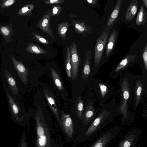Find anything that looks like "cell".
<instances>
[{
  "mask_svg": "<svg viewBox=\"0 0 147 147\" xmlns=\"http://www.w3.org/2000/svg\"><path fill=\"white\" fill-rule=\"evenodd\" d=\"M64 2L63 0H46L44 1V3L47 5H54L61 4Z\"/></svg>",
  "mask_w": 147,
  "mask_h": 147,
  "instance_id": "836d02e7",
  "label": "cell"
},
{
  "mask_svg": "<svg viewBox=\"0 0 147 147\" xmlns=\"http://www.w3.org/2000/svg\"><path fill=\"white\" fill-rule=\"evenodd\" d=\"M117 34L114 30L111 34L107 45L104 58H106L110 54L115 46L117 38Z\"/></svg>",
  "mask_w": 147,
  "mask_h": 147,
  "instance_id": "7402d4cb",
  "label": "cell"
},
{
  "mask_svg": "<svg viewBox=\"0 0 147 147\" xmlns=\"http://www.w3.org/2000/svg\"><path fill=\"white\" fill-rule=\"evenodd\" d=\"M9 111L13 120L18 125L25 127L29 117L25 111L22 110L18 103L10 93L6 91Z\"/></svg>",
  "mask_w": 147,
  "mask_h": 147,
  "instance_id": "ba28073f",
  "label": "cell"
},
{
  "mask_svg": "<svg viewBox=\"0 0 147 147\" xmlns=\"http://www.w3.org/2000/svg\"><path fill=\"white\" fill-rule=\"evenodd\" d=\"M84 99L83 100L85 108L84 110L82 120L83 126L88 127L97 113L94 102V92L91 83L88 86Z\"/></svg>",
  "mask_w": 147,
  "mask_h": 147,
  "instance_id": "52a82bcc",
  "label": "cell"
},
{
  "mask_svg": "<svg viewBox=\"0 0 147 147\" xmlns=\"http://www.w3.org/2000/svg\"><path fill=\"white\" fill-rule=\"evenodd\" d=\"M34 106L29 111L36 123V147H64V142L54 134L53 122L43 96L35 97Z\"/></svg>",
  "mask_w": 147,
  "mask_h": 147,
  "instance_id": "6da1fadb",
  "label": "cell"
},
{
  "mask_svg": "<svg viewBox=\"0 0 147 147\" xmlns=\"http://www.w3.org/2000/svg\"><path fill=\"white\" fill-rule=\"evenodd\" d=\"M15 1L13 0H9L7 1L5 3V5L6 6L10 5L14 3Z\"/></svg>",
  "mask_w": 147,
  "mask_h": 147,
  "instance_id": "74e56055",
  "label": "cell"
},
{
  "mask_svg": "<svg viewBox=\"0 0 147 147\" xmlns=\"http://www.w3.org/2000/svg\"><path fill=\"white\" fill-rule=\"evenodd\" d=\"M143 2V4H144V6L146 8H147V0H143L142 1Z\"/></svg>",
  "mask_w": 147,
  "mask_h": 147,
  "instance_id": "f35d334b",
  "label": "cell"
},
{
  "mask_svg": "<svg viewBox=\"0 0 147 147\" xmlns=\"http://www.w3.org/2000/svg\"><path fill=\"white\" fill-rule=\"evenodd\" d=\"M18 147H28L24 131H23L22 133Z\"/></svg>",
  "mask_w": 147,
  "mask_h": 147,
  "instance_id": "4dcf8cb0",
  "label": "cell"
},
{
  "mask_svg": "<svg viewBox=\"0 0 147 147\" xmlns=\"http://www.w3.org/2000/svg\"><path fill=\"white\" fill-rule=\"evenodd\" d=\"M70 61L71 65V80L75 81L78 76L81 59L78 53L77 46L75 41H73L69 47Z\"/></svg>",
  "mask_w": 147,
  "mask_h": 147,
  "instance_id": "7c38bea8",
  "label": "cell"
},
{
  "mask_svg": "<svg viewBox=\"0 0 147 147\" xmlns=\"http://www.w3.org/2000/svg\"><path fill=\"white\" fill-rule=\"evenodd\" d=\"M121 129L116 126L102 133L90 147H107L110 142L118 134Z\"/></svg>",
  "mask_w": 147,
  "mask_h": 147,
  "instance_id": "4fadbf2b",
  "label": "cell"
},
{
  "mask_svg": "<svg viewBox=\"0 0 147 147\" xmlns=\"http://www.w3.org/2000/svg\"><path fill=\"white\" fill-rule=\"evenodd\" d=\"M84 104L83 100L80 96L77 98L75 103V109L78 118L82 121L84 112Z\"/></svg>",
  "mask_w": 147,
  "mask_h": 147,
  "instance_id": "cb8c5ba5",
  "label": "cell"
},
{
  "mask_svg": "<svg viewBox=\"0 0 147 147\" xmlns=\"http://www.w3.org/2000/svg\"><path fill=\"white\" fill-rule=\"evenodd\" d=\"M51 15V10L49 9L43 14L38 22L36 26L47 35L52 38H55L53 32L51 27L50 17Z\"/></svg>",
  "mask_w": 147,
  "mask_h": 147,
  "instance_id": "e0dca14e",
  "label": "cell"
},
{
  "mask_svg": "<svg viewBox=\"0 0 147 147\" xmlns=\"http://www.w3.org/2000/svg\"><path fill=\"white\" fill-rule=\"evenodd\" d=\"M34 5L33 4L28 5L22 9L21 12L23 13L30 12L34 9Z\"/></svg>",
  "mask_w": 147,
  "mask_h": 147,
  "instance_id": "d6a6232c",
  "label": "cell"
},
{
  "mask_svg": "<svg viewBox=\"0 0 147 147\" xmlns=\"http://www.w3.org/2000/svg\"><path fill=\"white\" fill-rule=\"evenodd\" d=\"M120 114L119 104L117 103L114 97L110 102L99 105L91 123L83 136L82 140H85L93 136L112 122Z\"/></svg>",
  "mask_w": 147,
  "mask_h": 147,
  "instance_id": "7a4b0ae2",
  "label": "cell"
},
{
  "mask_svg": "<svg viewBox=\"0 0 147 147\" xmlns=\"http://www.w3.org/2000/svg\"><path fill=\"white\" fill-rule=\"evenodd\" d=\"M5 76L10 89L15 95L18 96L19 93L18 88L13 77L6 70L5 71Z\"/></svg>",
  "mask_w": 147,
  "mask_h": 147,
  "instance_id": "603a6c76",
  "label": "cell"
},
{
  "mask_svg": "<svg viewBox=\"0 0 147 147\" xmlns=\"http://www.w3.org/2000/svg\"><path fill=\"white\" fill-rule=\"evenodd\" d=\"M134 76L129 71H125L120 76L118 82L122 96L119 110L122 117L120 120L123 124H130L134 119V115L129 110L132 103V79Z\"/></svg>",
  "mask_w": 147,
  "mask_h": 147,
  "instance_id": "3957f363",
  "label": "cell"
},
{
  "mask_svg": "<svg viewBox=\"0 0 147 147\" xmlns=\"http://www.w3.org/2000/svg\"><path fill=\"white\" fill-rule=\"evenodd\" d=\"M59 124L63 131L65 138L73 140L74 136L72 119L69 114L66 113L62 109L61 111Z\"/></svg>",
  "mask_w": 147,
  "mask_h": 147,
  "instance_id": "5bb4252c",
  "label": "cell"
},
{
  "mask_svg": "<svg viewBox=\"0 0 147 147\" xmlns=\"http://www.w3.org/2000/svg\"><path fill=\"white\" fill-rule=\"evenodd\" d=\"M32 35L34 39L37 42L42 44L45 45L49 44V42L45 38L38 34L36 33H33Z\"/></svg>",
  "mask_w": 147,
  "mask_h": 147,
  "instance_id": "f546056e",
  "label": "cell"
},
{
  "mask_svg": "<svg viewBox=\"0 0 147 147\" xmlns=\"http://www.w3.org/2000/svg\"><path fill=\"white\" fill-rule=\"evenodd\" d=\"M110 28L107 27L96 41L94 49V65L92 68L93 77L98 72V67L101 61L102 55L108 40Z\"/></svg>",
  "mask_w": 147,
  "mask_h": 147,
  "instance_id": "9c48e42d",
  "label": "cell"
},
{
  "mask_svg": "<svg viewBox=\"0 0 147 147\" xmlns=\"http://www.w3.org/2000/svg\"><path fill=\"white\" fill-rule=\"evenodd\" d=\"M138 5V0H132L130 2L125 15L126 21L129 22L134 18L137 13Z\"/></svg>",
  "mask_w": 147,
  "mask_h": 147,
  "instance_id": "ffe728a7",
  "label": "cell"
},
{
  "mask_svg": "<svg viewBox=\"0 0 147 147\" xmlns=\"http://www.w3.org/2000/svg\"><path fill=\"white\" fill-rule=\"evenodd\" d=\"M146 98L142 102L143 103V109H145V111L144 112H143L142 116L144 118V119L147 120V101H146ZM143 111H144V110H143Z\"/></svg>",
  "mask_w": 147,
  "mask_h": 147,
  "instance_id": "e575fe53",
  "label": "cell"
},
{
  "mask_svg": "<svg viewBox=\"0 0 147 147\" xmlns=\"http://www.w3.org/2000/svg\"><path fill=\"white\" fill-rule=\"evenodd\" d=\"M92 51L87 50L85 54L84 60L81 74V79L84 84L86 87L90 84L93 77L91 68Z\"/></svg>",
  "mask_w": 147,
  "mask_h": 147,
  "instance_id": "9a60e30c",
  "label": "cell"
},
{
  "mask_svg": "<svg viewBox=\"0 0 147 147\" xmlns=\"http://www.w3.org/2000/svg\"><path fill=\"white\" fill-rule=\"evenodd\" d=\"M70 26L69 23L66 22H61L58 25V32L62 39L64 40L66 39L67 32Z\"/></svg>",
  "mask_w": 147,
  "mask_h": 147,
  "instance_id": "484cf974",
  "label": "cell"
},
{
  "mask_svg": "<svg viewBox=\"0 0 147 147\" xmlns=\"http://www.w3.org/2000/svg\"><path fill=\"white\" fill-rule=\"evenodd\" d=\"M64 67L67 76L71 81V65L69 47H68L66 49Z\"/></svg>",
  "mask_w": 147,
  "mask_h": 147,
  "instance_id": "4316f807",
  "label": "cell"
},
{
  "mask_svg": "<svg viewBox=\"0 0 147 147\" xmlns=\"http://www.w3.org/2000/svg\"><path fill=\"white\" fill-rule=\"evenodd\" d=\"M132 90L134 97L132 102L134 113L140 103L147 98V78L136 75L132 79Z\"/></svg>",
  "mask_w": 147,
  "mask_h": 147,
  "instance_id": "8992f818",
  "label": "cell"
},
{
  "mask_svg": "<svg viewBox=\"0 0 147 147\" xmlns=\"http://www.w3.org/2000/svg\"><path fill=\"white\" fill-rule=\"evenodd\" d=\"M142 131L140 128L134 129L129 131L120 142L118 147H135Z\"/></svg>",
  "mask_w": 147,
  "mask_h": 147,
  "instance_id": "2e32d148",
  "label": "cell"
},
{
  "mask_svg": "<svg viewBox=\"0 0 147 147\" xmlns=\"http://www.w3.org/2000/svg\"><path fill=\"white\" fill-rule=\"evenodd\" d=\"M47 74L50 81V84L58 93L65 105L69 99L67 90L64 84L59 68L52 66L47 67Z\"/></svg>",
  "mask_w": 147,
  "mask_h": 147,
  "instance_id": "5b68a950",
  "label": "cell"
},
{
  "mask_svg": "<svg viewBox=\"0 0 147 147\" xmlns=\"http://www.w3.org/2000/svg\"><path fill=\"white\" fill-rule=\"evenodd\" d=\"M1 30L2 33L5 35H8L9 34V32L8 30L5 27H2L1 28Z\"/></svg>",
  "mask_w": 147,
  "mask_h": 147,
  "instance_id": "8d00e7d4",
  "label": "cell"
},
{
  "mask_svg": "<svg viewBox=\"0 0 147 147\" xmlns=\"http://www.w3.org/2000/svg\"><path fill=\"white\" fill-rule=\"evenodd\" d=\"M138 62L136 55L130 54L126 55L118 63L109 75L110 78H114L120 76L128 68L132 67Z\"/></svg>",
  "mask_w": 147,
  "mask_h": 147,
  "instance_id": "8fae6325",
  "label": "cell"
},
{
  "mask_svg": "<svg viewBox=\"0 0 147 147\" xmlns=\"http://www.w3.org/2000/svg\"><path fill=\"white\" fill-rule=\"evenodd\" d=\"M27 49L30 53L36 54H43L47 53L45 50L39 46L33 43L30 44L28 46Z\"/></svg>",
  "mask_w": 147,
  "mask_h": 147,
  "instance_id": "f1b7e54d",
  "label": "cell"
},
{
  "mask_svg": "<svg viewBox=\"0 0 147 147\" xmlns=\"http://www.w3.org/2000/svg\"><path fill=\"white\" fill-rule=\"evenodd\" d=\"M97 0H87L86 1L89 4L93 6L98 7L99 4Z\"/></svg>",
  "mask_w": 147,
  "mask_h": 147,
  "instance_id": "d590c367",
  "label": "cell"
},
{
  "mask_svg": "<svg viewBox=\"0 0 147 147\" xmlns=\"http://www.w3.org/2000/svg\"><path fill=\"white\" fill-rule=\"evenodd\" d=\"M122 1V0L117 1L113 10L107 19V27L111 28L114 24L120 12Z\"/></svg>",
  "mask_w": 147,
  "mask_h": 147,
  "instance_id": "44dd1931",
  "label": "cell"
},
{
  "mask_svg": "<svg viewBox=\"0 0 147 147\" xmlns=\"http://www.w3.org/2000/svg\"><path fill=\"white\" fill-rule=\"evenodd\" d=\"M142 59L143 64L141 68L142 72V76L144 78H147V43L145 46L142 52Z\"/></svg>",
  "mask_w": 147,
  "mask_h": 147,
  "instance_id": "83f0119b",
  "label": "cell"
},
{
  "mask_svg": "<svg viewBox=\"0 0 147 147\" xmlns=\"http://www.w3.org/2000/svg\"><path fill=\"white\" fill-rule=\"evenodd\" d=\"M63 7L59 5H55L53 7L51 10L52 16H54L59 14L63 9Z\"/></svg>",
  "mask_w": 147,
  "mask_h": 147,
  "instance_id": "1f68e13d",
  "label": "cell"
},
{
  "mask_svg": "<svg viewBox=\"0 0 147 147\" xmlns=\"http://www.w3.org/2000/svg\"><path fill=\"white\" fill-rule=\"evenodd\" d=\"M39 86L45 103L59 123L61 115V98L50 84L40 82Z\"/></svg>",
  "mask_w": 147,
  "mask_h": 147,
  "instance_id": "277c9868",
  "label": "cell"
},
{
  "mask_svg": "<svg viewBox=\"0 0 147 147\" xmlns=\"http://www.w3.org/2000/svg\"><path fill=\"white\" fill-rule=\"evenodd\" d=\"M96 97L98 98L99 105H101L112 97L113 88L99 79L92 78L91 82Z\"/></svg>",
  "mask_w": 147,
  "mask_h": 147,
  "instance_id": "30bf717a",
  "label": "cell"
},
{
  "mask_svg": "<svg viewBox=\"0 0 147 147\" xmlns=\"http://www.w3.org/2000/svg\"><path fill=\"white\" fill-rule=\"evenodd\" d=\"M13 63L17 73L24 85L27 84L30 75L29 69L26 67L20 62L14 59Z\"/></svg>",
  "mask_w": 147,
  "mask_h": 147,
  "instance_id": "d6986e66",
  "label": "cell"
},
{
  "mask_svg": "<svg viewBox=\"0 0 147 147\" xmlns=\"http://www.w3.org/2000/svg\"><path fill=\"white\" fill-rule=\"evenodd\" d=\"M147 14L144 4H142L138 11L136 21L137 25H144L147 20Z\"/></svg>",
  "mask_w": 147,
  "mask_h": 147,
  "instance_id": "d4e9b609",
  "label": "cell"
},
{
  "mask_svg": "<svg viewBox=\"0 0 147 147\" xmlns=\"http://www.w3.org/2000/svg\"><path fill=\"white\" fill-rule=\"evenodd\" d=\"M71 24L75 32L84 38L86 37V34L89 36L92 33L91 27L82 21L74 20Z\"/></svg>",
  "mask_w": 147,
  "mask_h": 147,
  "instance_id": "ac0fdd59",
  "label": "cell"
}]
</instances>
